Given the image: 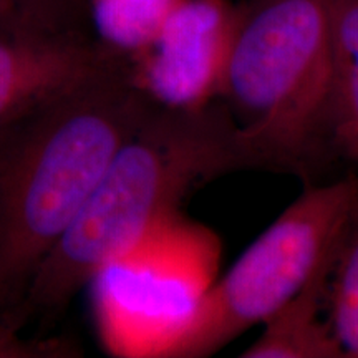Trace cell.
<instances>
[{
	"label": "cell",
	"mask_w": 358,
	"mask_h": 358,
	"mask_svg": "<svg viewBox=\"0 0 358 358\" xmlns=\"http://www.w3.org/2000/svg\"><path fill=\"white\" fill-rule=\"evenodd\" d=\"M155 103L123 58L0 129V303L24 299L110 163Z\"/></svg>",
	"instance_id": "7a4b0ae2"
},
{
	"label": "cell",
	"mask_w": 358,
	"mask_h": 358,
	"mask_svg": "<svg viewBox=\"0 0 358 358\" xmlns=\"http://www.w3.org/2000/svg\"><path fill=\"white\" fill-rule=\"evenodd\" d=\"M82 0H0V10L32 24L70 30L69 24Z\"/></svg>",
	"instance_id": "7c38bea8"
},
{
	"label": "cell",
	"mask_w": 358,
	"mask_h": 358,
	"mask_svg": "<svg viewBox=\"0 0 358 358\" xmlns=\"http://www.w3.org/2000/svg\"><path fill=\"white\" fill-rule=\"evenodd\" d=\"M358 174L306 189L206 290L163 358H203L264 325L335 256Z\"/></svg>",
	"instance_id": "277c9868"
},
{
	"label": "cell",
	"mask_w": 358,
	"mask_h": 358,
	"mask_svg": "<svg viewBox=\"0 0 358 358\" xmlns=\"http://www.w3.org/2000/svg\"><path fill=\"white\" fill-rule=\"evenodd\" d=\"M2 12L0 129L122 58L70 30L48 29Z\"/></svg>",
	"instance_id": "52a82bcc"
},
{
	"label": "cell",
	"mask_w": 358,
	"mask_h": 358,
	"mask_svg": "<svg viewBox=\"0 0 358 358\" xmlns=\"http://www.w3.org/2000/svg\"><path fill=\"white\" fill-rule=\"evenodd\" d=\"M332 0H245L217 100L262 168L313 174L334 161L329 136Z\"/></svg>",
	"instance_id": "3957f363"
},
{
	"label": "cell",
	"mask_w": 358,
	"mask_h": 358,
	"mask_svg": "<svg viewBox=\"0 0 358 358\" xmlns=\"http://www.w3.org/2000/svg\"><path fill=\"white\" fill-rule=\"evenodd\" d=\"M244 169L264 168L221 101L191 110L155 105L40 262L22 301L27 312L62 310L103 268L179 214L191 192Z\"/></svg>",
	"instance_id": "6da1fadb"
},
{
	"label": "cell",
	"mask_w": 358,
	"mask_h": 358,
	"mask_svg": "<svg viewBox=\"0 0 358 358\" xmlns=\"http://www.w3.org/2000/svg\"><path fill=\"white\" fill-rule=\"evenodd\" d=\"M236 15L229 0H182L153 42L127 60L133 82L161 108L217 100Z\"/></svg>",
	"instance_id": "8992f818"
},
{
	"label": "cell",
	"mask_w": 358,
	"mask_h": 358,
	"mask_svg": "<svg viewBox=\"0 0 358 358\" xmlns=\"http://www.w3.org/2000/svg\"><path fill=\"white\" fill-rule=\"evenodd\" d=\"M332 261L320 267L301 292L264 322L262 334L241 357L342 358L325 315V287Z\"/></svg>",
	"instance_id": "ba28073f"
},
{
	"label": "cell",
	"mask_w": 358,
	"mask_h": 358,
	"mask_svg": "<svg viewBox=\"0 0 358 358\" xmlns=\"http://www.w3.org/2000/svg\"><path fill=\"white\" fill-rule=\"evenodd\" d=\"M330 35V151L358 168V0H332Z\"/></svg>",
	"instance_id": "9c48e42d"
},
{
	"label": "cell",
	"mask_w": 358,
	"mask_h": 358,
	"mask_svg": "<svg viewBox=\"0 0 358 358\" xmlns=\"http://www.w3.org/2000/svg\"><path fill=\"white\" fill-rule=\"evenodd\" d=\"M325 315L342 358H358V198L327 277Z\"/></svg>",
	"instance_id": "30bf717a"
},
{
	"label": "cell",
	"mask_w": 358,
	"mask_h": 358,
	"mask_svg": "<svg viewBox=\"0 0 358 358\" xmlns=\"http://www.w3.org/2000/svg\"><path fill=\"white\" fill-rule=\"evenodd\" d=\"M182 0H90L101 47L128 60L153 42Z\"/></svg>",
	"instance_id": "8fae6325"
},
{
	"label": "cell",
	"mask_w": 358,
	"mask_h": 358,
	"mask_svg": "<svg viewBox=\"0 0 358 358\" xmlns=\"http://www.w3.org/2000/svg\"><path fill=\"white\" fill-rule=\"evenodd\" d=\"M217 237L179 214L161 222L124 256L103 268V329L111 348L159 357L216 280Z\"/></svg>",
	"instance_id": "5b68a950"
}]
</instances>
